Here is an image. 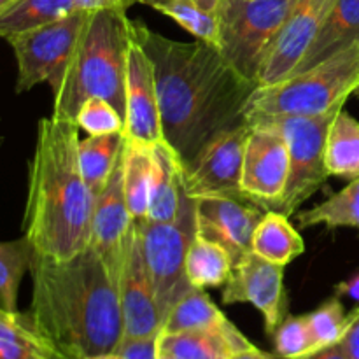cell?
Instances as JSON below:
<instances>
[{"label":"cell","mask_w":359,"mask_h":359,"mask_svg":"<svg viewBox=\"0 0 359 359\" xmlns=\"http://www.w3.org/2000/svg\"><path fill=\"white\" fill-rule=\"evenodd\" d=\"M154 69L163 139L184 168L212 140L248 123L258 83L248 79L212 44L167 39L132 21Z\"/></svg>","instance_id":"cell-1"},{"label":"cell","mask_w":359,"mask_h":359,"mask_svg":"<svg viewBox=\"0 0 359 359\" xmlns=\"http://www.w3.org/2000/svg\"><path fill=\"white\" fill-rule=\"evenodd\" d=\"M28 316L56 353L88 359L114 353L123 339L118 283L95 249L65 262L35 255Z\"/></svg>","instance_id":"cell-2"},{"label":"cell","mask_w":359,"mask_h":359,"mask_svg":"<svg viewBox=\"0 0 359 359\" xmlns=\"http://www.w3.org/2000/svg\"><path fill=\"white\" fill-rule=\"evenodd\" d=\"M79 139L76 119L42 118L28 163L23 235L35 255L56 262L74 258L91 242L95 196L81 172Z\"/></svg>","instance_id":"cell-3"},{"label":"cell","mask_w":359,"mask_h":359,"mask_svg":"<svg viewBox=\"0 0 359 359\" xmlns=\"http://www.w3.org/2000/svg\"><path fill=\"white\" fill-rule=\"evenodd\" d=\"M130 21L126 11L90 13L65 72L51 88L53 116L76 119L86 98L102 97L125 119Z\"/></svg>","instance_id":"cell-4"},{"label":"cell","mask_w":359,"mask_h":359,"mask_svg":"<svg viewBox=\"0 0 359 359\" xmlns=\"http://www.w3.org/2000/svg\"><path fill=\"white\" fill-rule=\"evenodd\" d=\"M358 86L359 42L312 69L258 86L249 100L248 116H321L344 107Z\"/></svg>","instance_id":"cell-5"},{"label":"cell","mask_w":359,"mask_h":359,"mask_svg":"<svg viewBox=\"0 0 359 359\" xmlns=\"http://www.w3.org/2000/svg\"><path fill=\"white\" fill-rule=\"evenodd\" d=\"M344 107L321 116L249 114L248 123L277 130L286 140L290 153V174L283 195L269 210L293 216L330 177L325 151L330 125Z\"/></svg>","instance_id":"cell-6"},{"label":"cell","mask_w":359,"mask_h":359,"mask_svg":"<svg viewBox=\"0 0 359 359\" xmlns=\"http://www.w3.org/2000/svg\"><path fill=\"white\" fill-rule=\"evenodd\" d=\"M142 238L147 272L156 297L161 321H167L172 309L193 290L186 273V255L196 235V200L186 195L181 212L172 223L135 221Z\"/></svg>","instance_id":"cell-7"},{"label":"cell","mask_w":359,"mask_h":359,"mask_svg":"<svg viewBox=\"0 0 359 359\" xmlns=\"http://www.w3.org/2000/svg\"><path fill=\"white\" fill-rule=\"evenodd\" d=\"M297 0H221V56L237 72L258 83L266 51Z\"/></svg>","instance_id":"cell-8"},{"label":"cell","mask_w":359,"mask_h":359,"mask_svg":"<svg viewBox=\"0 0 359 359\" xmlns=\"http://www.w3.org/2000/svg\"><path fill=\"white\" fill-rule=\"evenodd\" d=\"M88 16L86 11H74L62 20L6 39L16 58L18 95L44 83L56 86L76 51Z\"/></svg>","instance_id":"cell-9"},{"label":"cell","mask_w":359,"mask_h":359,"mask_svg":"<svg viewBox=\"0 0 359 359\" xmlns=\"http://www.w3.org/2000/svg\"><path fill=\"white\" fill-rule=\"evenodd\" d=\"M249 123L217 137L184 168V193L191 198L233 196L248 200L242 191V163Z\"/></svg>","instance_id":"cell-10"},{"label":"cell","mask_w":359,"mask_h":359,"mask_svg":"<svg viewBox=\"0 0 359 359\" xmlns=\"http://www.w3.org/2000/svg\"><path fill=\"white\" fill-rule=\"evenodd\" d=\"M249 126L241 186L249 202L269 210L286 188L290 153L286 140L277 130L251 123Z\"/></svg>","instance_id":"cell-11"},{"label":"cell","mask_w":359,"mask_h":359,"mask_svg":"<svg viewBox=\"0 0 359 359\" xmlns=\"http://www.w3.org/2000/svg\"><path fill=\"white\" fill-rule=\"evenodd\" d=\"M223 304H251L258 309L270 337L286 319L287 298L284 290V266L270 263L251 252L233 266L224 283Z\"/></svg>","instance_id":"cell-12"},{"label":"cell","mask_w":359,"mask_h":359,"mask_svg":"<svg viewBox=\"0 0 359 359\" xmlns=\"http://www.w3.org/2000/svg\"><path fill=\"white\" fill-rule=\"evenodd\" d=\"M335 0H297L266 51L258 86L286 79L314 42Z\"/></svg>","instance_id":"cell-13"},{"label":"cell","mask_w":359,"mask_h":359,"mask_svg":"<svg viewBox=\"0 0 359 359\" xmlns=\"http://www.w3.org/2000/svg\"><path fill=\"white\" fill-rule=\"evenodd\" d=\"M125 137L146 144L163 139L154 69L146 49L132 30L126 53L125 76Z\"/></svg>","instance_id":"cell-14"},{"label":"cell","mask_w":359,"mask_h":359,"mask_svg":"<svg viewBox=\"0 0 359 359\" xmlns=\"http://www.w3.org/2000/svg\"><path fill=\"white\" fill-rule=\"evenodd\" d=\"M119 305H121L123 335L147 337L158 335L163 330L156 297L146 266L142 238L137 223L130 230L126 241L125 259L119 276Z\"/></svg>","instance_id":"cell-15"},{"label":"cell","mask_w":359,"mask_h":359,"mask_svg":"<svg viewBox=\"0 0 359 359\" xmlns=\"http://www.w3.org/2000/svg\"><path fill=\"white\" fill-rule=\"evenodd\" d=\"M263 214L259 205L249 200L203 196L196 198V231L219 244L235 266L252 252V235Z\"/></svg>","instance_id":"cell-16"},{"label":"cell","mask_w":359,"mask_h":359,"mask_svg":"<svg viewBox=\"0 0 359 359\" xmlns=\"http://www.w3.org/2000/svg\"><path fill=\"white\" fill-rule=\"evenodd\" d=\"M132 226L133 217L123 191V161L119 158V163L116 165L107 186L95 198L90 242V248L100 256L112 279L118 284L125 259L126 241Z\"/></svg>","instance_id":"cell-17"},{"label":"cell","mask_w":359,"mask_h":359,"mask_svg":"<svg viewBox=\"0 0 359 359\" xmlns=\"http://www.w3.org/2000/svg\"><path fill=\"white\" fill-rule=\"evenodd\" d=\"M184 165L167 140L153 144V179H151L147 221L172 223L177 219L184 200Z\"/></svg>","instance_id":"cell-18"},{"label":"cell","mask_w":359,"mask_h":359,"mask_svg":"<svg viewBox=\"0 0 359 359\" xmlns=\"http://www.w3.org/2000/svg\"><path fill=\"white\" fill-rule=\"evenodd\" d=\"M356 42H359V0H335L314 42L290 76L319 65Z\"/></svg>","instance_id":"cell-19"},{"label":"cell","mask_w":359,"mask_h":359,"mask_svg":"<svg viewBox=\"0 0 359 359\" xmlns=\"http://www.w3.org/2000/svg\"><path fill=\"white\" fill-rule=\"evenodd\" d=\"M123 191L133 221L146 219L153 179V144L126 139L123 144Z\"/></svg>","instance_id":"cell-20"},{"label":"cell","mask_w":359,"mask_h":359,"mask_svg":"<svg viewBox=\"0 0 359 359\" xmlns=\"http://www.w3.org/2000/svg\"><path fill=\"white\" fill-rule=\"evenodd\" d=\"M251 249L259 258L286 266L305 251V244L290 217L277 210H265L252 235Z\"/></svg>","instance_id":"cell-21"},{"label":"cell","mask_w":359,"mask_h":359,"mask_svg":"<svg viewBox=\"0 0 359 359\" xmlns=\"http://www.w3.org/2000/svg\"><path fill=\"white\" fill-rule=\"evenodd\" d=\"M56 349L32 318L0 307V359H53Z\"/></svg>","instance_id":"cell-22"},{"label":"cell","mask_w":359,"mask_h":359,"mask_svg":"<svg viewBox=\"0 0 359 359\" xmlns=\"http://www.w3.org/2000/svg\"><path fill=\"white\" fill-rule=\"evenodd\" d=\"M125 132L79 139V165L83 179L97 198L107 186L123 153Z\"/></svg>","instance_id":"cell-23"},{"label":"cell","mask_w":359,"mask_h":359,"mask_svg":"<svg viewBox=\"0 0 359 359\" xmlns=\"http://www.w3.org/2000/svg\"><path fill=\"white\" fill-rule=\"evenodd\" d=\"M151 7L207 44H219L221 0H156Z\"/></svg>","instance_id":"cell-24"},{"label":"cell","mask_w":359,"mask_h":359,"mask_svg":"<svg viewBox=\"0 0 359 359\" xmlns=\"http://www.w3.org/2000/svg\"><path fill=\"white\" fill-rule=\"evenodd\" d=\"M228 319L217 328L163 333L160 347L175 359H230L233 349L228 340Z\"/></svg>","instance_id":"cell-25"},{"label":"cell","mask_w":359,"mask_h":359,"mask_svg":"<svg viewBox=\"0 0 359 359\" xmlns=\"http://www.w3.org/2000/svg\"><path fill=\"white\" fill-rule=\"evenodd\" d=\"M325 161L330 175L351 181L359 177V121L344 109L330 125Z\"/></svg>","instance_id":"cell-26"},{"label":"cell","mask_w":359,"mask_h":359,"mask_svg":"<svg viewBox=\"0 0 359 359\" xmlns=\"http://www.w3.org/2000/svg\"><path fill=\"white\" fill-rule=\"evenodd\" d=\"M233 270L230 255L216 242L196 231L186 255V273L195 287L223 286Z\"/></svg>","instance_id":"cell-27"},{"label":"cell","mask_w":359,"mask_h":359,"mask_svg":"<svg viewBox=\"0 0 359 359\" xmlns=\"http://www.w3.org/2000/svg\"><path fill=\"white\" fill-rule=\"evenodd\" d=\"M76 0H18L0 14V37L9 39L21 32L48 25L72 14Z\"/></svg>","instance_id":"cell-28"},{"label":"cell","mask_w":359,"mask_h":359,"mask_svg":"<svg viewBox=\"0 0 359 359\" xmlns=\"http://www.w3.org/2000/svg\"><path fill=\"white\" fill-rule=\"evenodd\" d=\"M302 228H359V177L319 205L298 214Z\"/></svg>","instance_id":"cell-29"},{"label":"cell","mask_w":359,"mask_h":359,"mask_svg":"<svg viewBox=\"0 0 359 359\" xmlns=\"http://www.w3.org/2000/svg\"><path fill=\"white\" fill-rule=\"evenodd\" d=\"M226 321V316L214 305L202 287H193L184 298L177 302L165 321L163 333L193 332V330L217 328Z\"/></svg>","instance_id":"cell-30"},{"label":"cell","mask_w":359,"mask_h":359,"mask_svg":"<svg viewBox=\"0 0 359 359\" xmlns=\"http://www.w3.org/2000/svg\"><path fill=\"white\" fill-rule=\"evenodd\" d=\"M34 248L28 238L0 242V307L18 311V291L25 273L30 272Z\"/></svg>","instance_id":"cell-31"},{"label":"cell","mask_w":359,"mask_h":359,"mask_svg":"<svg viewBox=\"0 0 359 359\" xmlns=\"http://www.w3.org/2000/svg\"><path fill=\"white\" fill-rule=\"evenodd\" d=\"M307 319L312 332V340H314V351H319L335 346L342 340L349 328L353 314H346L340 297L335 294L328 302L319 305L314 312L307 314Z\"/></svg>","instance_id":"cell-32"},{"label":"cell","mask_w":359,"mask_h":359,"mask_svg":"<svg viewBox=\"0 0 359 359\" xmlns=\"http://www.w3.org/2000/svg\"><path fill=\"white\" fill-rule=\"evenodd\" d=\"M79 130L88 135H107L125 132V119L121 112L102 97H90L83 102L76 114Z\"/></svg>","instance_id":"cell-33"},{"label":"cell","mask_w":359,"mask_h":359,"mask_svg":"<svg viewBox=\"0 0 359 359\" xmlns=\"http://www.w3.org/2000/svg\"><path fill=\"white\" fill-rule=\"evenodd\" d=\"M272 339L276 354L284 359H298L314 353V340L307 316H286Z\"/></svg>","instance_id":"cell-34"},{"label":"cell","mask_w":359,"mask_h":359,"mask_svg":"<svg viewBox=\"0 0 359 359\" xmlns=\"http://www.w3.org/2000/svg\"><path fill=\"white\" fill-rule=\"evenodd\" d=\"M161 333L147 337H126L119 340L114 353L123 359H158L160 358Z\"/></svg>","instance_id":"cell-35"},{"label":"cell","mask_w":359,"mask_h":359,"mask_svg":"<svg viewBox=\"0 0 359 359\" xmlns=\"http://www.w3.org/2000/svg\"><path fill=\"white\" fill-rule=\"evenodd\" d=\"M142 0H76L77 11H86V13H95V11H126L133 4Z\"/></svg>","instance_id":"cell-36"},{"label":"cell","mask_w":359,"mask_h":359,"mask_svg":"<svg viewBox=\"0 0 359 359\" xmlns=\"http://www.w3.org/2000/svg\"><path fill=\"white\" fill-rule=\"evenodd\" d=\"M344 353L347 354L349 359H359V309L353 312V319L347 328L346 335L340 340Z\"/></svg>","instance_id":"cell-37"},{"label":"cell","mask_w":359,"mask_h":359,"mask_svg":"<svg viewBox=\"0 0 359 359\" xmlns=\"http://www.w3.org/2000/svg\"><path fill=\"white\" fill-rule=\"evenodd\" d=\"M335 294L337 297H347L359 304V273L353 276L351 279L344 280V283L337 284Z\"/></svg>","instance_id":"cell-38"},{"label":"cell","mask_w":359,"mask_h":359,"mask_svg":"<svg viewBox=\"0 0 359 359\" xmlns=\"http://www.w3.org/2000/svg\"><path fill=\"white\" fill-rule=\"evenodd\" d=\"M298 359H349L347 358V354L344 353L342 346L339 344H335V346H330V347H325V349H319V351H314V353L307 354V356L304 358H298Z\"/></svg>","instance_id":"cell-39"},{"label":"cell","mask_w":359,"mask_h":359,"mask_svg":"<svg viewBox=\"0 0 359 359\" xmlns=\"http://www.w3.org/2000/svg\"><path fill=\"white\" fill-rule=\"evenodd\" d=\"M230 359H284V358L277 356V354L265 353V351H259L258 347L252 346V347H249V349L233 354Z\"/></svg>","instance_id":"cell-40"},{"label":"cell","mask_w":359,"mask_h":359,"mask_svg":"<svg viewBox=\"0 0 359 359\" xmlns=\"http://www.w3.org/2000/svg\"><path fill=\"white\" fill-rule=\"evenodd\" d=\"M16 2L18 0H0V14L6 13V11L9 9V7H13Z\"/></svg>","instance_id":"cell-41"},{"label":"cell","mask_w":359,"mask_h":359,"mask_svg":"<svg viewBox=\"0 0 359 359\" xmlns=\"http://www.w3.org/2000/svg\"><path fill=\"white\" fill-rule=\"evenodd\" d=\"M88 359H123V358L116 353H107V354H100V356H93Z\"/></svg>","instance_id":"cell-42"},{"label":"cell","mask_w":359,"mask_h":359,"mask_svg":"<svg viewBox=\"0 0 359 359\" xmlns=\"http://www.w3.org/2000/svg\"><path fill=\"white\" fill-rule=\"evenodd\" d=\"M158 359H175L174 356H170V354H167V353H163V351H161L160 353V358Z\"/></svg>","instance_id":"cell-43"},{"label":"cell","mask_w":359,"mask_h":359,"mask_svg":"<svg viewBox=\"0 0 359 359\" xmlns=\"http://www.w3.org/2000/svg\"><path fill=\"white\" fill-rule=\"evenodd\" d=\"M53 359H70V358H67V356H62V354H58V353H56V354H55V358H53Z\"/></svg>","instance_id":"cell-44"},{"label":"cell","mask_w":359,"mask_h":359,"mask_svg":"<svg viewBox=\"0 0 359 359\" xmlns=\"http://www.w3.org/2000/svg\"><path fill=\"white\" fill-rule=\"evenodd\" d=\"M153 2H156V0H142V4H146V6H151Z\"/></svg>","instance_id":"cell-45"},{"label":"cell","mask_w":359,"mask_h":359,"mask_svg":"<svg viewBox=\"0 0 359 359\" xmlns=\"http://www.w3.org/2000/svg\"><path fill=\"white\" fill-rule=\"evenodd\" d=\"M354 95H356V97H359V86H358V90L354 91Z\"/></svg>","instance_id":"cell-46"},{"label":"cell","mask_w":359,"mask_h":359,"mask_svg":"<svg viewBox=\"0 0 359 359\" xmlns=\"http://www.w3.org/2000/svg\"><path fill=\"white\" fill-rule=\"evenodd\" d=\"M2 142H4V137L0 135V146H2Z\"/></svg>","instance_id":"cell-47"}]
</instances>
